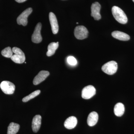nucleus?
<instances>
[{
    "label": "nucleus",
    "mask_w": 134,
    "mask_h": 134,
    "mask_svg": "<svg viewBox=\"0 0 134 134\" xmlns=\"http://www.w3.org/2000/svg\"><path fill=\"white\" fill-rule=\"evenodd\" d=\"M12 51L15 54L12 55L10 58L14 62L18 64H22L24 62L25 60V55L21 49L14 47L12 48Z\"/></svg>",
    "instance_id": "2"
},
{
    "label": "nucleus",
    "mask_w": 134,
    "mask_h": 134,
    "mask_svg": "<svg viewBox=\"0 0 134 134\" xmlns=\"http://www.w3.org/2000/svg\"><path fill=\"white\" fill-rule=\"evenodd\" d=\"M98 120V115L96 112L93 111L89 114L87 119V123L90 126H95Z\"/></svg>",
    "instance_id": "14"
},
{
    "label": "nucleus",
    "mask_w": 134,
    "mask_h": 134,
    "mask_svg": "<svg viewBox=\"0 0 134 134\" xmlns=\"http://www.w3.org/2000/svg\"><path fill=\"white\" fill-rule=\"evenodd\" d=\"M0 88L5 94L10 95L14 92L15 86L11 82L3 81L0 84Z\"/></svg>",
    "instance_id": "4"
},
{
    "label": "nucleus",
    "mask_w": 134,
    "mask_h": 134,
    "mask_svg": "<svg viewBox=\"0 0 134 134\" xmlns=\"http://www.w3.org/2000/svg\"><path fill=\"white\" fill-rule=\"evenodd\" d=\"M15 1L17 2L18 3H22L24 2H25L26 0H15Z\"/></svg>",
    "instance_id": "22"
},
{
    "label": "nucleus",
    "mask_w": 134,
    "mask_h": 134,
    "mask_svg": "<svg viewBox=\"0 0 134 134\" xmlns=\"http://www.w3.org/2000/svg\"><path fill=\"white\" fill-rule=\"evenodd\" d=\"M50 75V73L47 71L42 70L40 72L33 80V83L34 85H37L44 81Z\"/></svg>",
    "instance_id": "11"
},
{
    "label": "nucleus",
    "mask_w": 134,
    "mask_h": 134,
    "mask_svg": "<svg viewBox=\"0 0 134 134\" xmlns=\"http://www.w3.org/2000/svg\"><path fill=\"white\" fill-rule=\"evenodd\" d=\"M114 111L115 115L117 117H121L125 113V106L122 103H117L114 106Z\"/></svg>",
    "instance_id": "16"
},
{
    "label": "nucleus",
    "mask_w": 134,
    "mask_h": 134,
    "mask_svg": "<svg viewBox=\"0 0 134 134\" xmlns=\"http://www.w3.org/2000/svg\"><path fill=\"white\" fill-rule=\"evenodd\" d=\"M132 1H133L134 2V0H132Z\"/></svg>",
    "instance_id": "24"
},
{
    "label": "nucleus",
    "mask_w": 134,
    "mask_h": 134,
    "mask_svg": "<svg viewBox=\"0 0 134 134\" xmlns=\"http://www.w3.org/2000/svg\"><path fill=\"white\" fill-rule=\"evenodd\" d=\"M88 30L83 26H78L75 28L74 35L77 39L83 40L88 37Z\"/></svg>",
    "instance_id": "5"
},
{
    "label": "nucleus",
    "mask_w": 134,
    "mask_h": 134,
    "mask_svg": "<svg viewBox=\"0 0 134 134\" xmlns=\"http://www.w3.org/2000/svg\"><path fill=\"white\" fill-rule=\"evenodd\" d=\"M32 11V9L31 8L25 10L17 18V23L19 25H22L24 26H26L28 23L27 18Z\"/></svg>",
    "instance_id": "6"
},
{
    "label": "nucleus",
    "mask_w": 134,
    "mask_h": 134,
    "mask_svg": "<svg viewBox=\"0 0 134 134\" xmlns=\"http://www.w3.org/2000/svg\"><path fill=\"white\" fill-rule=\"evenodd\" d=\"M118 68L117 63L114 61L109 62L103 65L102 70L105 74L109 75L114 74L117 72Z\"/></svg>",
    "instance_id": "3"
},
{
    "label": "nucleus",
    "mask_w": 134,
    "mask_h": 134,
    "mask_svg": "<svg viewBox=\"0 0 134 134\" xmlns=\"http://www.w3.org/2000/svg\"><path fill=\"white\" fill-rule=\"evenodd\" d=\"M13 53L12 49L9 47L4 48L1 52L2 55L7 58H11L13 55Z\"/></svg>",
    "instance_id": "20"
},
{
    "label": "nucleus",
    "mask_w": 134,
    "mask_h": 134,
    "mask_svg": "<svg viewBox=\"0 0 134 134\" xmlns=\"http://www.w3.org/2000/svg\"><path fill=\"white\" fill-rule=\"evenodd\" d=\"M19 124L11 122L8 127L7 134H16L19 131Z\"/></svg>",
    "instance_id": "18"
},
{
    "label": "nucleus",
    "mask_w": 134,
    "mask_h": 134,
    "mask_svg": "<svg viewBox=\"0 0 134 134\" xmlns=\"http://www.w3.org/2000/svg\"><path fill=\"white\" fill-rule=\"evenodd\" d=\"M40 92H41V91L39 90H38L33 92H32L30 95H28V96H26V97L24 98L22 100H23V102H28L29 100L32 99L36 97L37 96L39 95L40 93Z\"/></svg>",
    "instance_id": "19"
},
{
    "label": "nucleus",
    "mask_w": 134,
    "mask_h": 134,
    "mask_svg": "<svg viewBox=\"0 0 134 134\" xmlns=\"http://www.w3.org/2000/svg\"><path fill=\"white\" fill-rule=\"evenodd\" d=\"M96 94V89L92 85L85 86L82 91V97L85 99L91 98Z\"/></svg>",
    "instance_id": "7"
},
{
    "label": "nucleus",
    "mask_w": 134,
    "mask_h": 134,
    "mask_svg": "<svg viewBox=\"0 0 134 134\" xmlns=\"http://www.w3.org/2000/svg\"><path fill=\"white\" fill-rule=\"evenodd\" d=\"M59 47V42L57 43L53 42L50 43L48 47V51L47 52V55L48 56H51L54 54L55 51Z\"/></svg>",
    "instance_id": "17"
},
{
    "label": "nucleus",
    "mask_w": 134,
    "mask_h": 134,
    "mask_svg": "<svg viewBox=\"0 0 134 134\" xmlns=\"http://www.w3.org/2000/svg\"><path fill=\"white\" fill-rule=\"evenodd\" d=\"M77 122V120L76 117L74 116H71L65 120L64 126L67 129H73L76 126Z\"/></svg>",
    "instance_id": "13"
},
{
    "label": "nucleus",
    "mask_w": 134,
    "mask_h": 134,
    "mask_svg": "<svg viewBox=\"0 0 134 134\" xmlns=\"http://www.w3.org/2000/svg\"><path fill=\"white\" fill-rule=\"evenodd\" d=\"M111 35L114 38L121 41H128L130 39L129 35L122 32L114 31L112 33Z\"/></svg>",
    "instance_id": "15"
},
{
    "label": "nucleus",
    "mask_w": 134,
    "mask_h": 134,
    "mask_svg": "<svg viewBox=\"0 0 134 134\" xmlns=\"http://www.w3.org/2000/svg\"><path fill=\"white\" fill-rule=\"evenodd\" d=\"M67 62L69 64L72 66H75L77 64L76 59L73 56H70L68 57L67 58Z\"/></svg>",
    "instance_id": "21"
},
{
    "label": "nucleus",
    "mask_w": 134,
    "mask_h": 134,
    "mask_svg": "<svg viewBox=\"0 0 134 134\" xmlns=\"http://www.w3.org/2000/svg\"><path fill=\"white\" fill-rule=\"evenodd\" d=\"M41 24L38 23L35 27L34 33L32 36V41L34 43H39L41 42L42 38L41 34Z\"/></svg>",
    "instance_id": "8"
},
{
    "label": "nucleus",
    "mask_w": 134,
    "mask_h": 134,
    "mask_svg": "<svg viewBox=\"0 0 134 134\" xmlns=\"http://www.w3.org/2000/svg\"><path fill=\"white\" fill-rule=\"evenodd\" d=\"M78 24V23H76V24Z\"/></svg>",
    "instance_id": "23"
},
{
    "label": "nucleus",
    "mask_w": 134,
    "mask_h": 134,
    "mask_svg": "<svg viewBox=\"0 0 134 134\" xmlns=\"http://www.w3.org/2000/svg\"><path fill=\"white\" fill-rule=\"evenodd\" d=\"M113 16L115 20L121 24H126L128 19L126 15L120 8L117 6H114L112 8Z\"/></svg>",
    "instance_id": "1"
},
{
    "label": "nucleus",
    "mask_w": 134,
    "mask_h": 134,
    "mask_svg": "<svg viewBox=\"0 0 134 134\" xmlns=\"http://www.w3.org/2000/svg\"><path fill=\"white\" fill-rule=\"evenodd\" d=\"M41 124V115H37L34 117L32 122V128L34 133H37L39 130Z\"/></svg>",
    "instance_id": "12"
},
{
    "label": "nucleus",
    "mask_w": 134,
    "mask_h": 134,
    "mask_svg": "<svg viewBox=\"0 0 134 134\" xmlns=\"http://www.w3.org/2000/svg\"><path fill=\"white\" fill-rule=\"evenodd\" d=\"M101 8L100 4L98 2L92 3L91 7L92 16L93 17L95 20H99L101 19L100 10Z\"/></svg>",
    "instance_id": "9"
},
{
    "label": "nucleus",
    "mask_w": 134,
    "mask_h": 134,
    "mask_svg": "<svg viewBox=\"0 0 134 134\" xmlns=\"http://www.w3.org/2000/svg\"><path fill=\"white\" fill-rule=\"evenodd\" d=\"M49 18L53 33L56 34L59 31V25L57 18L54 14L52 12L49 13Z\"/></svg>",
    "instance_id": "10"
}]
</instances>
